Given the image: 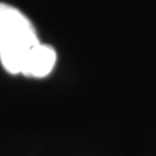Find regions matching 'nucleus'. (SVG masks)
<instances>
[{
  "label": "nucleus",
  "mask_w": 156,
  "mask_h": 156,
  "mask_svg": "<svg viewBox=\"0 0 156 156\" xmlns=\"http://www.w3.org/2000/svg\"><path fill=\"white\" fill-rule=\"evenodd\" d=\"M41 44L32 22L16 7L0 3V62L10 74H22L30 51Z\"/></svg>",
  "instance_id": "f257e3e1"
},
{
  "label": "nucleus",
  "mask_w": 156,
  "mask_h": 156,
  "mask_svg": "<svg viewBox=\"0 0 156 156\" xmlns=\"http://www.w3.org/2000/svg\"><path fill=\"white\" fill-rule=\"evenodd\" d=\"M56 62V52L51 45L39 44L28 55L22 74L26 77L44 78L49 75Z\"/></svg>",
  "instance_id": "f03ea898"
}]
</instances>
